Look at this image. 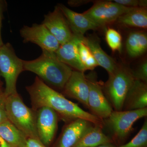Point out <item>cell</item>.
<instances>
[{
	"mask_svg": "<svg viewBox=\"0 0 147 147\" xmlns=\"http://www.w3.org/2000/svg\"><path fill=\"white\" fill-rule=\"evenodd\" d=\"M24 71L23 60L17 57L10 43L0 47V76L5 81L6 96L17 93V79Z\"/></svg>",
	"mask_w": 147,
	"mask_h": 147,
	"instance_id": "6",
	"label": "cell"
},
{
	"mask_svg": "<svg viewBox=\"0 0 147 147\" xmlns=\"http://www.w3.org/2000/svg\"><path fill=\"white\" fill-rule=\"evenodd\" d=\"M85 39L84 36L74 35L70 40L60 45L55 53L59 60L76 71L83 73L86 70L79 57L78 45L80 42H84Z\"/></svg>",
	"mask_w": 147,
	"mask_h": 147,
	"instance_id": "12",
	"label": "cell"
},
{
	"mask_svg": "<svg viewBox=\"0 0 147 147\" xmlns=\"http://www.w3.org/2000/svg\"><path fill=\"white\" fill-rule=\"evenodd\" d=\"M133 76L135 80H139L146 83L147 82V61L142 62L135 71H132Z\"/></svg>",
	"mask_w": 147,
	"mask_h": 147,
	"instance_id": "25",
	"label": "cell"
},
{
	"mask_svg": "<svg viewBox=\"0 0 147 147\" xmlns=\"http://www.w3.org/2000/svg\"><path fill=\"white\" fill-rule=\"evenodd\" d=\"M42 24L54 36L60 45L67 42L74 36L68 22L57 5L53 11L45 14Z\"/></svg>",
	"mask_w": 147,
	"mask_h": 147,
	"instance_id": "11",
	"label": "cell"
},
{
	"mask_svg": "<svg viewBox=\"0 0 147 147\" xmlns=\"http://www.w3.org/2000/svg\"><path fill=\"white\" fill-rule=\"evenodd\" d=\"M125 46L127 53L131 57L142 56L147 51V34L142 31L131 32L127 37Z\"/></svg>",
	"mask_w": 147,
	"mask_h": 147,
	"instance_id": "19",
	"label": "cell"
},
{
	"mask_svg": "<svg viewBox=\"0 0 147 147\" xmlns=\"http://www.w3.org/2000/svg\"><path fill=\"white\" fill-rule=\"evenodd\" d=\"M102 88L105 96L115 111H121L127 94L135 79L132 70L123 65H118Z\"/></svg>",
	"mask_w": 147,
	"mask_h": 147,
	"instance_id": "4",
	"label": "cell"
},
{
	"mask_svg": "<svg viewBox=\"0 0 147 147\" xmlns=\"http://www.w3.org/2000/svg\"><path fill=\"white\" fill-rule=\"evenodd\" d=\"M0 147H12L0 136Z\"/></svg>",
	"mask_w": 147,
	"mask_h": 147,
	"instance_id": "30",
	"label": "cell"
},
{
	"mask_svg": "<svg viewBox=\"0 0 147 147\" xmlns=\"http://www.w3.org/2000/svg\"><path fill=\"white\" fill-rule=\"evenodd\" d=\"M132 8L118 4L113 1H99L83 13L100 28L117 21L121 15Z\"/></svg>",
	"mask_w": 147,
	"mask_h": 147,
	"instance_id": "8",
	"label": "cell"
},
{
	"mask_svg": "<svg viewBox=\"0 0 147 147\" xmlns=\"http://www.w3.org/2000/svg\"><path fill=\"white\" fill-rule=\"evenodd\" d=\"M107 44L113 52L120 51L122 46V37L117 31L113 28L108 29L105 33Z\"/></svg>",
	"mask_w": 147,
	"mask_h": 147,
	"instance_id": "24",
	"label": "cell"
},
{
	"mask_svg": "<svg viewBox=\"0 0 147 147\" xmlns=\"http://www.w3.org/2000/svg\"><path fill=\"white\" fill-rule=\"evenodd\" d=\"M5 104L8 120L27 138L39 140L37 131L36 111L25 104L18 92L6 96Z\"/></svg>",
	"mask_w": 147,
	"mask_h": 147,
	"instance_id": "3",
	"label": "cell"
},
{
	"mask_svg": "<svg viewBox=\"0 0 147 147\" xmlns=\"http://www.w3.org/2000/svg\"><path fill=\"white\" fill-rule=\"evenodd\" d=\"M68 22L73 35L84 36L89 30H96L100 28L83 13L75 12L62 4L57 5Z\"/></svg>",
	"mask_w": 147,
	"mask_h": 147,
	"instance_id": "14",
	"label": "cell"
},
{
	"mask_svg": "<svg viewBox=\"0 0 147 147\" xmlns=\"http://www.w3.org/2000/svg\"><path fill=\"white\" fill-rule=\"evenodd\" d=\"M37 131L40 141L48 146L53 141L57 130L59 117L48 107H43L36 111Z\"/></svg>",
	"mask_w": 147,
	"mask_h": 147,
	"instance_id": "10",
	"label": "cell"
},
{
	"mask_svg": "<svg viewBox=\"0 0 147 147\" xmlns=\"http://www.w3.org/2000/svg\"><path fill=\"white\" fill-rule=\"evenodd\" d=\"M0 136L12 147H24L27 139L9 120L0 124Z\"/></svg>",
	"mask_w": 147,
	"mask_h": 147,
	"instance_id": "21",
	"label": "cell"
},
{
	"mask_svg": "<svg viewBox=\"0 0 147 147\" xmlns=\"http://www.w3.org/2000/svg\"><path fill=\"white\" fill-rule=\"evenodd\" d=\"M78 50L80 60L86 70H93L98 66L89 48L85 44L84 41L78 44Z\"/></svg>",
	"mask_w": 147,
	"mask_h": 147,
	"instance_id": "22",
	"label": "cell"
},
{
	"mask_svg": "<svg viewBox=\"0 0 147 147\" xmlns=\"http://www.w3.org/2000/svg\"><path fill=\"white\" fill-rule=\"evenodd\" d=\"M117 21L119 24L125 26L146 29V8L142 7L132 8L128 12L121 15Z\"/></svg>",
	"mask_w": 147,
	"mask_h": 147,
	"instance_id": "20",
	"label": "cell"
},
{
	"mask_svg": "<svg viewBox=\"0 0 147 147\" xmlns=\"http://www.w3.org/2000/svg\"><path fill=\"white\" fill-rule=\"evenodd\" d=\"M103 126L92 124L73 147H96L111 144L112 139L102 131Z\"/></svg>",
	"mask_w": 147,
	"mask_h": 147,
	"instance_id": "17",
	"label": "cell"
},
{
	"mask_svg": "<svg viewBox=\"0 0 147 147\" xmlns=\"http://www.w3.org/2000/svg\"><path fill=\"white\" fill-rule=\"evenodd\" d=\"M84 43L89 48L98 65L105 69L109 75L113 73L118 65L113 58L103 51L99 41L95 38L90 36L85 37Z\"/></svg>",
	"mask_w": 147,
	"mask_h": 147,
	"instance_id": "18",
	"label": "cell"
},
{
	"mask_svg": "<svg viewBox=\"0 0 147 147\" xmlns=\"http://www.w3.org/2000/svg\"><path fill=\"white\" fill-rule=\"evenodd\" d=\"M147 116V108L133 110H113L107 118L103 120V125L108 129L113 139L123 142L133 130L137 121Z\"/></svg>",
	"mask_w": 147,
	"mask_h": 147,
	"instance_id": "5",
	"label": "cell"
},
{
	"mask_svg": "<svg viewBox=\"0 0 147 147\" xmlns=\"http://www.w3.org/2000/svg\"><path fill=\"white\" fill-rule=\"evenodd\" d=\"M3 4L2 1H0V47L4 45L1 36L2 21L3 12Z\"/></svg>",
	"mask_w": 147,
	"mask_h": 147,
	"instance_id": "29",
	"label": "cell"
},
{
	"mask_svg": "<svg viewBox=\"0 0 147 147\" xmlns=\"http://www.w3.org/2000/svg\"><path fill=\"white\" fill-rule=\"evenodd\" d=\"M92 124L89 122L80 119L67 123L62 131L56 147H73Z\"/></svg>",
	"mask_w": 147,
	"mask_h": 147,
	"instance_id": "15",
	"label": "cell"
},
{
	"mask_svg": "<svg viewBox=\"0 0 147 147\" xmlns=\"http://www.w3.org/2000/svg\"><path fill=\"white\" fill-rule=\"evenodd\" d=\"M62 90L66 96L75 99L88 108L89 88L84 73L72 71Z\"/></svg>",
	"mask_w": 147,
	"mask_h": 147,
	"instance_id": "13",
	"label": "cell"
},
{
	"mask_svg": "<svg viewBox=\"0 0 147 147\" xmlns=\"http://www.w3.org/2000/svg\"><path fill=\"white\" fill-rule=\"evenodd\" d=\"M147 106V84L135 79L125 98L122 110H139Z\"/></svg>",
	"mask_w": 147,
	"mask_h": 147,
	"instance_id": "16",
	"label": "cell"
},
{
	"mask_svg": "<svg viewBox=\"0 0 147 147\" xmlns=\"http://www.w3.org/2000/svg\"><path fill=\"white\" fill-rule=\"evenodd\" d=\"M24 71L36 74L53 89L62 90L68 81L72 68L58 59L55 53L42 51L39 57L31 61L23 60Z\"/></svg>",
	"mask_w": 147,
	"mask_h": 147,
	"instance_id": "2",
	"label": "cell"
},
{
	"mask_svg": "<svg viewBox=\"0 0 147 147\" xmlns=\"http://www.w3.org/2000/svg\"><path fill=\"white\" fill-rule=\"evenodd\" d=\"M30 98L32 109L36 111L42 107H48L57 114L59 118L69 122L80 119L94 125L103 126V121L82 109L63 95L47 86L37 76L30 86L26 87Z\"/></svg>",
	"mask_w": 147,
	"mask_h": 147,
	"instance_id": "1",
	"label": "cell"
},
{
	"mask_svg": "<svg viewBox=\"0 0 147 147\" xmlns=\"http://www.w3.org/2000/svg\"><path fill=\"white\" fill-rule=\"evenodd\" d=\"M24 42H31L38 45L42 51L55 53L60 44L43 24H33L32 26H24L20 30Z\"/></svg>",
	"mask_w": 147,
	"mask_h": 147,
	"instance_id": "9",
	"label": "cell"
},
{
	"mask_svg": "<svg viewBox=\"0 0 147 147\" xmlns=\"http://www.w3.org/2000/svg\"><path fill=\"white\" fill-rule=\"evenodd\" d=\"M114 2L128 7H142L146 8V0H114Z\"/></svg>",
	"mask_w": 147,
	"mask_h": 147,
	"instance_id": "26",
	"label": "cell"
},
{
	"mask_svg": "<svg viewBox=\"0 0 147 147\" xmlns=\"http://www.w3.org/2000/svg\"><path fill=\"white\" fill-rule=\"evenodd\" d=\"M86 76L89 88L88 108L92 114L103 120L109 117L113 108L103 92L102 85L98 81L96 73L92 71Z\"/></svg>",
	"mask_w": 147,
	"mask_h": 147,
	"instance_id": "7",
	"label": "cell"
},
{
	"mask_svg": "<svg viewBox=\"0 0 147 147\" xmlns=\"http://www.w3.org/2000/svg\"><path fill=\"white\" fill-rule=\"evenodd\" d=\"M6 97L4 92L0 91V124L8 120L6 112Z\"/></svg>",
	"mask_w": 147,
	"mask_h": 147,
	"instance_id": "27",
	"label": "cell"
},
{
	"mask_svg": "<svg viewBox=\"0 0 147 147\" xmlns=\"http://www.w3.org/2000/svg\"><path fill=\"white\" fill-rule=\"evenodd\" d=\"M24 147H46L39 139L28 138Z\"/></svg>",
	"mask_w": 147,
	"mask_h": 147,
	"instance_id": "28",
	"label": "cell"
},
{
	"mask_svg": "<svg viewBox=\"0 0 147 147\" xmlns=\"http://www.w3.org/2000/svg\"><path fill=\"white\" fill-rule=\"evenodd\" d=\"M96 147H117L115 145L112 144H106L100 145Z\"/></svg>",
	"mask_w": 147,
	"mask_h": 147,
	"instance_id": "31",
	"label": "cell"
},
{
	"mask_svg": "<svg viewBox=\"0 0 147 147\" xmlns=\"http://www.w3.org/2000/svg\"><path fill=\"white\" fill-rule=\"evenodd\" d=\"M117 147H147V120L145 121L140 131L130 142Z\"/></svg>",
	"mask_w": 147,
	"mask_h": 147,
	"instance_id": "23",
	"label": "cell"
}]
</instances>
